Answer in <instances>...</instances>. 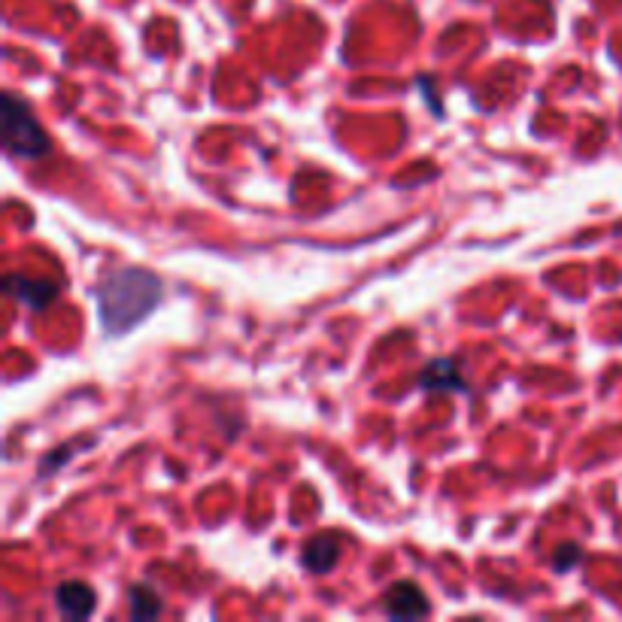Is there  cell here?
<instances>
[{
  "label": "cell",
  "instance_id": "1",
  "mask_svg": "<svg viewBox=\"0 0 622 622\" xmlns=\"http://www.w3.org/2000/svg\"><path fill=\"white\" fill-rule=\"evenodd\" d=\"M158 301H162V279L149 274V271L124 267L119 274H112L97 289V307H100L104 332H131L140 319L153 313V307Z\"/></svg>",
  "mask_w": 622,
  "mask_h": 622
},
{
  "label": "cell",
  "instance_id": "2",
  "mask_svg": "<svg viewBox=\"0 0 622 622\" xmlns=\"http://www.w3.org/2000/svg\"><path fill=\"white\" fill-rule=\"evenodd\" d=\"M0 140H3L7 153L15 155V158H28V162L43 158L52 149L43 124L34 119L28 104L13 92H7L0 100Z\"/></svg>",
  "mask_w": 622,
  "mask_h": 622
},
{
  "label": "cell",
  "instance_id": "3",
  "mask_svg": "<svg viewBox=\"0 0 622 622\" xmlns=\"http://www.w3.org/2000/svg\"><path fill=\"white\" fill-rule=\"evenodd\" d=\"M429 598L410 581L395 583L386 593V613L392 620H422L429 617Z\"/></svg>",
  "mask_w": 622,
  "mask_h": 622
},
{
  "label": "cell",
  "instance_id": "4",
  "mask_svg": "<svg viewBox=\"0 0 622 622\" xmlns=\"http://www.w3.org/2000/svg\"><path fill=\"white\" fill-rule=\"evenodd\" d=\"M95 593H92V586L88 583H80V581H68L61 583L56 589V605L58 610L70 617V620H85V617H92V610H95Z\"/></svg>",
  "mask_w": 622,
  "mask_h": 622
},
{
  "label": "cell",
  "instance_id": "5",
  "mask_svg": "<svg viewBox=\"0 0 622 622\" xmlns=\"http://www.w3.org/2000/svg\"><path fill=\"white\" fill-rule=\"evenodd\" d=\"M419 386L429 392H465V376L453 359H438L419 373Z\"/></svg>",
  "mask_w": 622,
  "mask_h": 622
},
{
  "label": "cell",
  "instance_id": "6",
  "mask_svg": "<svg viewBox=\"0 0 622 622\" xmlns=\"http://www.w3.org/2000/svg\"><path fill=\"white\" fill-rule=\"evenodd\" d=\"M337 559H340V543L334 535H316L313 540H307L304 555H301L304 567L313 574H328L337 565Z\"/></svg>",
  "mask_w": 622,
  "mask_h": 622
},
{
  "label": "cell",
  "instance_id": "7",
  "mask_svg": "<svg viewBox=\"0 0 622 622\" xmlns=\"http://www.w3.org/2000/svg\"><path fill=\"white\" fill-rule=\"evenodd\" d=\"M10 291L22 304H28L31 310H46L58 298L56 283H40V279H25V277H10Z\"/></svg>",
  "mask_w": 622,
  "mask_h": 622
},
{
  "label": "cell",
  "instance_id": "8",
  "mask_svg": "<svg viewBox=\"0 0 622 622\" xmlns=\"http://www.w3.org/2000/svg\"><path fill=\"white\" fill-rule=\"evenodd\" d=\"M128 601H131V617L134 620H155L162 613V598L149 586H131Z\"/></svg>",
  "mask_w": 622,
  "mask_h": 622
},
{
  "label": "cell",
  "instance_id": "9",
  "mask_svg": "<svg viewBox=\"0 0 622 622\" xmlns=\"http://www.w3.org/2000/svg\"><path fill=\"white\" fill-rule=\"evenodd\" d=\"M577 562H581V547H577V543H565L553 559L555 571H571Z\"/></svg>",
  "mask_w": 622,
  "mask_h": 622
}]
</instances>
